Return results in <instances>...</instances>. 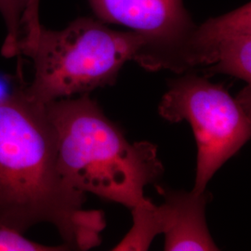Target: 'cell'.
Wrapping results in <instances>:
<instances>
[{"instance_id":"obj_1","label":"cell","mask_w":251,"mask_h":251,"mask_svg":"<svg viewBox=\"0 0 251 251\" xmlns=\"http://www.w3.org/2000/svg\"><path fill=\"white\" fill-rule=\"evenodd\" d=\"M85 203L86 194L72 188L59 171L45 104L29 99L25 90L1 103L0 221L22 232L50 224L70 250L88 251L100 245L106 220Z\"/></svg>"},{"instance_id":"obj_2","label":"cell","mask_w":251,"mask_h":251,"mask_svg":"<svg viewBox=\"0 0 251 251\" xmlns=\"http://www.w3.org/2000/svg\"><path fill=\"white\" fill-rule=\"evenodd\" d=\"M57 142L58 168L72 188L133 208L163 175L157 147L130 143L90 94L46 103Z\"/></svg>"},{"instance_id":"obj_3","label":"cell","mask_w":251,"mask_h":251,"mask_svg":"<svg viewBox=\"0 0 251 251\" xmlns=\"http://www.w3.org/2000/svg\"><path fill=\"white\" fill-rule=\"evenodd\" d=\"M143 45L139 34L111 29L92 18L76 19L63 30L41 25L36 36L17 49V55L33 61L35 70L25 93L46 104L112 86Z\"/></svg>"},{"instance_id":"obj_4","label":"cell","mask_w":251,"mask_h":251,"mask_svg":"<svg viewBox=\"0 0 251 251\" xmlns=\"http://www.w3.org/2000/svg\"><path fill=\"white\" fill-rule=\"evenodd\" d=\"M171 81L158 106L167 121H187L198 146L193 192L202 194L225 162L251 139V85L233 97L224 85L194 71Z\"/></svg>"},{"instance_id":"obj_5","label":"cell","mask_w":251,"mask_h":251,"mask_svg":"<svg viewBox=\"0 0 251 251\" xmlns=\"http://www.w3.org/2000/svg\"><path fill=\"white\" fill-rule=\"evenodd\" d=\"M97 19L144 38L134 62L148 71L181 75L201 66L197 25L183 0H89Z\"/></svg>"},{"instance_id":"obj_6","label":"cell","mask_w":251,"mask_h":251,"mask_svg":"<svg viewBox=\"0 0 251 251\" xmlns=\"http://www.w3.org/2000/svg\"><path fill=\"white\" fill-rule=\"evenodd\" d=\"M164 198L160 206L148 198L131 208L133 226L126 234L128 244L139 251H148L157 234H165L167 251H219L206 222L209 195L206 191H175L156 186Z\"/></svg>"},{"instance_id":"obj_7","label":"cell","mask_w":251,"mask_h":251,"mask_svg":"<svg viewBox=\"0 0 251 251\" xmlns=\"http://www.w3.org/2000/svg\"><path fill=\"white\" fill-rule=\"evenodd\" d=\"M198 44L207 75L225 74L251 85V3L199 25Z\"/></svg>"},{"instance_id":"obj_8","label":"cell","mask_w":251,"mask_h":251,"mask_svg":"<svg viewBox=\"0 0 251 251\" xmlns=\"http://www.w3.org/2000/svg\"><path fill=\"white\" fill-rule=\"evenodd\" d=\"M39 0H0V12L7 26L2 54L14 57L20 38L35 36L41 26L38 15Z\"/></svg>"},{"instance_id":"obj_9","label":"cell","mask_w":251,"mask_h":251,"mask_svg":"<svg viewBox=\"0 0 251 251\" xmlns=\"http://www.w3.org/2000/svg\"><path fill=\"white\" fill-rule=\"evenodd\" d=\"M66 245L50 247L29 240L24 232L16 227L0 221V251H69Z\"/></svg>"},{"instance_id":"obj_10","label":"cell","mask_w":251,"mask_h":251,"mask_svg":"<svg viewBox=\"0 0 251 251\" xmlns=\"http://www.w3.org/2000/svg\"><path fill=\"white\" fill-rule=\"evenodd\" d=\"M23 76L21 71L18 75L0 74V104L13 99L25 90L27 84Z\"/></svg>"}]
</instances>
